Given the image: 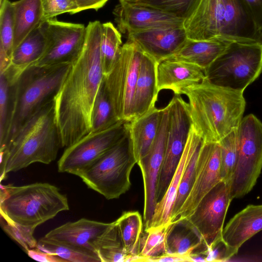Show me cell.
<instances>
[{
  "instance_id": "836d02e7",
  "label": "cell",
  "mask_w": 262,
  "mask_h": 262,
  "mask_svg": "<svg viewBox=\"0 0 262 262\" xmlns=\"http://www.w3.org/2000/svg\"><path fill=\"white\" fill-rule=\"evenodd\" d=\"M36 248L43 251L56 255L68 262H101L98 255L93 252L54 243L43 237L37 242Z\"/></svg>"
},
{
  "instance_id": "8fae6325",
  "label": "cell",
  "mask_w": 262,
  "mask_h": 262,
  "mask_svg": "<svg viewBox=\"0 0 262 262\" xmlns=\"http://www.w3.org/2000/svg\"><path fill=\"white\" fill-rule=\"evenodd\" d=\"M127 122L120 121L107 129L90 133L66 147L58 161V171L77 176L120 141L127 130Z\"/></svg>"
},
{
  "instance_id": "7402d4cb",
  "label": "cell",
  "mask_w": 262,
  "mask_h": 262,
  "mask_svg": "<svg viewBox=\"0 0 262 262\" xmlns=\"http://www.w3.org/2000/svg\"><path fill=\"white\" fill-rule=\"evenodd\" d=\"M158 63L151 56L143 52L134 95L133 120L155 107L159 93L157 79Z\"/></svg>"
},
{
  "instance_id": "ac0fdd59",
  "label": "cell",
  "mask_w": 262,
  "mask_h": 262,
  "mask_svg": "<svg viewBox=\"0 0 262 262\" xmlns=\"http://www.w3.org/2000/svg\"><path fill=\"white\" fill-rule=\"evenodd\" d=\"M127 40L135 43L158 63L175 54L187 39L183 27L159 28L127 35Z\"/></svg>"
},
{
  "instance_id": "7a4b0ae2",
  "label": "cell",
  "mask_w": 262,
  "mask_h": 262,
  "mask_svg": "<svg viewBox=\"0 0 262 262\" xmlns=\"http://www.w3.org/2000/svg\"><path fill=\"white\" fill-rule=\"evenodd\" d=\"M69 209L66 195L49 183L1 185L2 226L24 248L36 241L33 233L37 226Z\"/></svg>"
},
{
  "instance_id": "74e56055",
  "label": "cell",
  "mask_w": 262,
  "mask_h": 262,
  "mask_svg": "<svg viewBox=\"0 0 262 262\" xmlns=\"http://www.w3.org/2000/svg\"><path fill=\"white\" fill-rule=\"evenodd\" d=\"M41 4L42 23L63 13L74 14L79 12L75 0H41Z\"/></svg>"
},
{
  "instance_id": "1f68e13d",
  "label": "cell",
  "mask_w": 262,
  "mask_h": 262,
  "mask_svg": "<svg viewBox=\"0 0 262 262\" xmlns=\"http://www.w3.org/2000/svg\"><path fill=\"white\" fill-rule=\"evenodd\" d=\"M122 46L119 30L111 22L102 24L100 52L104 77L112 69Z\"/></svg>"
},
{
  "instance_id": "60d3db41",
  "label": "cell",
  "mask_w": 262,
  "mask_h": 262,
  "mask_svg": "<svg viewBox=\"0 0 262 262\" xmlns=\"http://www.w3.org/2000/svg\"><path fill=\"white\" fill-rule=\"evenodd\" d=\"M98 255L101 262L127 261L129 255L123 246L102 249L98 251Z\"/></svg>"
},
{
  "instance_id": "603a6c76",
  "label": "cell",
  "mask_w": 262,
  "mask_h": 262,
  "mask_svg": "<svg viewBox=\"0 0 262 262\" xmlns=\"http://www.w3.org/2000/svg\"><path fill=\"white\" fill-rule=\"evenodd\" d=\"M46 47V38L42 23L13 50L11 66L6 71L12 82L26 69L34 64L41 58Z\"/></svg>"
},
{
  "instance_id": "e0dca14e",
  "label": "cell",
  "mask_w": 262,
  "mask_h": 262,
  "mask_svg": "<svg viewBox=\"0 0 262 262\" xmlns=\"http://www.w3.org/2000/svg\"><path fill=\"white\" fill-rule=\"evenodd\" d=\"M225 3L226 0H198L184 20L187 38L198 40L220 38Z\"/></svg>"
},
{
  "instance_id": "d590c367",
  "label": "cell",
  "mask_w": 262,
  "mask_h": 262,
  "mask_svg": "<svg viewBox=\"0 0 262 262\" xmlns=\"http://www.w3.org/2000/svg\"><path fill=\"white\" fill-rule=\"evenodd\" d=\"M15 24L12 3L3 0L0 3V46L11 58L13 52Z\"/></svg>"
},
{
  "instance_id": "d6a6232c",
  "label": "cell",
  "mask_w": 262,
  "mask_h": 262,
  "mask_svg": "<svg viewBox=\"0 0 262 262\" xmlns=\"http://www.w3.org/2000/svg\"><path fill=\"white\" fill-rule=\"evenodd\" d=\"M119 121L120 120L117 118L115 114L103 81L94 105L92 126L90 133H95L107 129Z\"/></svg>"
},
{
  "instance_id": "cb8c5ba5",
  "label": "cell",
  "mask_w": 262,
  "mask_h": 262,
  "mask_svg": "<svg viewBox=\"0 0 262 262\" xmlns=\"http://www.w3.org/2000/svg\"><path fill=\"white\" fill-rule=\"evenodd\" d=\"M208 246L187 219L171 223L167 236V253L184 257L189 261L192 253L205 251Z\"/></svg>"
},
{
  "instance_id": "4dcf8cb0",
  "label": "cell",
  "mask_w": 262,
  "mask_h": 262,
  "mask_svg": "<svg viewBox=\"0 0 262 262\" xmlns=\"http://www.w3.org/2000/svg\"><path fill=\"white\" fill-rule=\"evenodd\" d=\"M115 222L127 252L131 255H138V244L143 227L142 217L139 212H125Z\"/></svg>"
},
{
  "instance_id": "8992f818",
  "label": "cell",
  "mask_w": 262,
  "mask_h": 262,
  "mask_svg": "<svg viewBox=\"0 0 262 262\" xmlns=\"http://www.w3.org/2000/svg\"><path fill=\"white\" fill-rule=\"evenodd\" d=\"M136 164L127 126L119 142L77 176L106 199H117L129 189L130 174Z\"/></svg>"
},
{
  "instance_id": "f1b7e54d",
  "label": "cell",
  "mask_w": 262,
  "mask_h": 262,
  "mask_svg": "<svg viewBox=\"0 0 262 262\" xmlns=\"http://www.w3.org/2000/svg\"><path fill=\"white\" fill-rule=\"evenodd\" d=\"M191 129L193 137L192 148L181 179L177 198L170 216V222L171 223L174 222L192 187L198 156L204 142V140L196 133L192 125Z\"/></svg>"
},
{
  "instance_id": "bcb514c9",
  "label": "cell",
  "mask_w": 262,
  "mask_h": 262,
  "mask_svg": "<svg viewBox=\"0 0 262 262\" xmlns=\"http://www.w3.org/2000/svg\"><path fill=\"white\" fill-rule=\"evenodd\" d=\"M11 59L0 46V73L6 71L11 66Z\"/></svg>"
},
{
  "instance_id": "f546056e",
  "label": "cell",
  "mask_w": 262,
  "mask_h": 262,
  "mask_svg": "<svg viewBox=\"0 0 262 262\" xmlns=\"http://www.w3.org/2000/svg\"><path fill=\"white\" fill-rule=\"evenodd\" d=\"M171 222L158 227L144 229L140 236L138 255L145 257V261L150 258L167 254V236Z\"/></svg>"
},
{
  "instance_id": "5bb4252c",
  "label": "cell",
  "mask_w": 262,
  "mask_h": 262,
  "mask_svg": "<svg viewBox=\"0 0 262 262\" xmlns=\"http://www.w3.org/2000/svg\"><path fill=\"white\" fill-rule=\"evenodd\" d=\"M169 121L168 104L163 108L160 126L148 153L137 164L143 176L144 192L143 219L145 229L150 226L157 203V187L166 146Z\"/></svg>"
},
{
  "instance_id": "ee69618b",
  "label": "cell",
  "mask_w": 262,
  "mask_h": 262,
  "mask_svg": "<svg viewBox=\"0 0 262 262\" xmlns=\"http://www.w3.org/2000/svg\"><path fill=\"white\" fill-rule=\"evenodd\" d=\"M109 0H75L79 12L89 9L96 11L103 7Z\"/></svg>"
},
{
  "instance_id": "ffe728a7",
  "label": "cell",
  "mask_w": 262,
  "mask_h": 262,
  "mask_svg": "<svg viewBox=\"0 0 262 262\" xmlns=\"http://www.w3.org/2000/svg\"><path fill=\"white\" fill-rule=\"evenodd\" d=\"M205 71L194 64L168 58L159 62L157 68L158 91L171 90L181 95L184 88L201 82L205 78Z\"/></svg>"
},
{
  "instance_id": "6da1fadb",
  "label": "cell",
  "mask_w": 262,
  "mask_h": 262,
  "mask_svg": "<svg viewBox=\"0 0 262 262\" xmlns=\"http://www.w3.org/2000/svg\"><path fill=\"white\" fill-rule=\"evenodd\" d=\"M101 26L98 20L86 26L82 50L54 97L62 147L71 146L92 129L94 105L104 79L100 52Z\"/></svg>"
},
{
  "instance_id": "9a60e30c",
  "label": "cell",
  "mask_w": 262,
  "mask_h": 262,
  "mask_svg": "<svg viewBox=\"0 0 262 262\" xmlns=\"http://www.w3.org/2000/svg\"><path fill=\"white\" fill-rule=\"evenodd\" d=\"M221 181L220 144L204 142L198 156L192 187L174 222L187 218L203 198Z\"/></svg>"
},
{
  "instance_id": "b9f144b4",
  "label": "cell",
  "mask_w": 262,
  "mask_h": 262,
  "mask_svg": "<svg viewBox=\"0 0 262 262\" xmlns=\"http://www.w3.org/2000/svg\"><path fill=\"white\" fill-rule=\"evenodd\" d=\"M28 255L31 258L42 262H68V260L54 254L40 250L38 248L30 249L27 251Z\"/></svg>"
},
{
  "instance_id": "f35d334b",
  "label": "cell",
  "mask_w": 262,
  "mask_h": 262,
  "mask_svg": "<svg viewBox=\"0 0 262 262\" xmlns=\"http://www.w3.org/2000/svg\"><path fill=\"white\" fill-rule=\"evenodd\" d=\"M10 84L4 73H0V143L3 140L7 129Z\"/></svg>"
},
{
  "instance_id": "ab89813d",
  "label": "cell",
  "mask_w": 262,
  "mask_h": 262,
  "mask_svg": "<svg viewBox=\"0 0 262 262\" xmlns=\"http://www.w3.org/2000/svg\"><path fill=\"white\" fill-rule=\"evenodd\" d=\"M236 254L221 237L208 246L206 261H227Z\"/></svg>"
},
{
  "instance_id": "e575fe53",
  "label": "cell",
  "mask_w": 262,
  "mask_h": 262,
  "mask_svg": "<svg viewBox=\"0 0 262 262\" xmlns=\"http://www.w3.org/2000/svg\"><path fill=\"white\" fill-rule=\"evenodd\" d=\"M237 129L231 132L219 142L221 147V179L222 181L229 183L237 159Z\"/></svg>"
},
{
  "instance_id": "83f0119b",
  "label": "cell",
  "mask_w": 262,
  "mask_h": 262,
  "mask_svg": "<svg viewBox=\"0 0 262 262\" xmlns=\"http://www.w3.org/2000/svg\"><path fill=\"white\" fill-rule=\"evenodd\" d=\"M12 5L15 24L13 51L34 29L42 23L43 12L41 0H19L13 2Z\"/></svg>"
},
{
  "instance_id": "8d00e7d4",
  "label": "cell",
  "mask_w": 262,
  "mask_h": 262,
  "mask_svg": "<svg viewBox=\"0 0 262 262\" xmlns=\"http://www.w3.org/2000/svg\"><path fill=\"white\" fill-rule=\"evenodd\" d=\"M198 0H140L136 4L159 9L185 18Z\"/></svg>"
},
{
  "instance_id": "ba28073f",
  "label": "cell",
  "mask_w": 262,
  "mask_h": 262,
  "mask_svg": "<svg viewBox=\"0 0 262 262\" xmlns=\"http://www.w3.org/2000/svg\"><path fill=\"white\" fill-rule=\"evenodd\" d=\"M237 159L229 182L233 199L250 192L261 173L262 122L252 114L244 117L237 129Z\"/></svg>"
},
{
  "instance_id": "9c48e42d",
  "label": "cell",
  "mask_w": 262,
  "mask_h": 262,
  "mask_svg": "<svg viewBox=\"0 0 262 262\" xmlns=\"http://www.w3.org/2000/svg\"><path fill=\"white\" fill-rule=\"evenodd\" d=\"M143 51L134 42L127 40L120 49L104 84L115 114L120 121L133 118V104Z\"/></svg>"
},
{
  "instance_id": "4316f807",
  "label": "cell",
  "mask_w": 262,
  "mask_h": 262,
  "mask_svg": "<svg viewBox=\"0 0 262 262\" xmlns=\"http://www.w3.org/2000/svg\"><path fill=\"white\" fill-rule=\"evenodd\" d=\"M192 141V132L191 127L180 162L164 195L161 200L157 203L149 228L160 226L170 222L181 179L191 150Z\"/></svg>"
},
{
  "instance_id": "f6af8a7d",
  "label": "cell",
  "mask_w": 262,
  "mask_h": 262,
  "mask_svg": "<svg viewBox=\"0 0 262 262\" xmlns=\"http://www.w3.org/2000/svg\"><path fill=\"white\" fill-rule=\"evenodd\" d=\"M148 261H188V259L184 257L171 254H166L163 255L150 258Z\"/></svg>"
},
{
  "instance_id": "5b68a950",
  "label": "cell",
  "mask_w": 262,
  "mask_h": 262,
  "mask_svg": "<svg viewBox=\"0 0 262 262\" xmlns=\"http://www.w3.org/2000/svg\"><path fill=\"white\" fill-rule=\"evenodd\" d=\"M71 64L32 65L10 84L7 126L5 137L0 143V150L9 145L22 126L38 109L54 98Z\"/></svg>"
},
{
  "instance_id": "3957f363",
  "label": "cell",
  "mask_w": 262,
  "mask_h": 262,
  "mask_svg": "<svg viewBox=\"0 0 262 262\" xmlns=\"http://www.w3.org/2000/svg\"><path fill=\"white\" fill-rule=\"evenodd\" d=\"M182 94L188 99L192 125L205 142L219 143L238 128L246 107L243 93L213 84L205 77L183 89Z\"/></svg>"
},
{
  "instance_id": "d4e9b609",
  "label": "cell",
  "mask_w": 262,
  "mask_h": 262,
  "mask_svg": "<svg viewBox=\"0 0 262 262\" xmlns=\"http://www.w3.org/2000/svg\"><path fill=\"white\" fill-rule=\"evenodd\" d=\"M163 108L156 107L141 117L128 121L127 126L137 164L149 150L158 133Z\"/></svg>"
},
{
  "instance_id": "7c38bea8",
  "label": "cell",
  "mask_w": 262,
  "mask_h": 262,
  "mask_svg": "<svg viewBox=\"0 0 262 262\" xmlns=\"http://www.w3.org/2000/svg\"><path fill=\"white\" fill-rule=\"evenodd\" d=\"M46 38L43 54L34 64L49 66L72 63L80 54L86 27L81 24L59 21L56 17L42 23Z\"/></svg>"
},
{
  "instance_id": "4fadbf2b",
  "label": "cell",
  "mask_w": 262,
  "mask_h": 262,
  "mask_svg": "<svg viewBox=\"0 0 262 262\" xmlns=\"http://www.w3.org/2000/svg\"><path fill=\"white\" fill-rule=\"evenodd\" d=\"M233 199L229 183L222 180L203 198L186 218L208 246L222 237L226 215Z\"/></svg>"
},
{
  "instance_id": "7dc6e473",
  "label": "cell",
  "mask_w": 262,
  "mask_h": 262,
  "mask_svg": "<svg viewBox=\"0 0 262 262\" xmlns=\"http://www.w3.org/2000/svg\"><path fill=\"white\" fill-rule=\"evenodd\" d=\"M140 0H119V3L135 4Z\"/></svg>"
},
{
  "instance_id": "44dd1931",
  "label": "cell",
  "mask_w": 262,
  "mask_h": 262,
  "mask_svg": "<svg viewBox=\"0 0 262 262\" xmlns=\"http://www.w3.org/2000/svg\"><path fill=\"white\" fill-rule=\"evenodd\" d=\"M262 230V204L249 205L227 223L222 237L237 253L244 243Z\"/></svg>"
},
{
  "instance_id": "2e32d148",
  "label": "cell",
  "mask_w": 262,
  "mask_h": 262,
  "mask_svg": "<svg viewBox=\"0 0 262 262\" xmlns=\"http://www.w3.org/2000/svg\"><path fill=\"white\" fill-rule=\"evenodd\" d=\"M113 14L119 31L127 35L154 29L182 27L184 20L164 11L136 4L119 3Z\"/></svg>"
},
{
  "instance_id": "277c9868",
  "label": "cell",
  "mask_w": 262,
  "mask_h": 262,
  "mask_svg": "<svg viewBox=\"0 0 262 262\" xmlns=\"http://www.w3.org/2000/svg\"><path fill=\"white\" fill-rule=\"evenodd\" d=\"M61 147L53 98L38 109L0 151L1 181L7 173L31 164H50L56 159Z\"/></svg>"
},
{
  "instance_id": "52a82bcc",
  "label": "cell",
  "mask_w": 262,
  "mask_h": 262,
  "mask_svg": "<svg viewBox=\"0 0 262 262\" xmlns=\"http://www.w3.org/2000/svg\"><path fill=\"white\" fill-rule=\"evenodd\" d=\"M262 73V43L231 42L205 71L216 85L243 93Z\"/></svg>"
},
{
  "instance_id": "30bf717a",
  "label": "cell",
  "mask_w": 262,
  "mask_h": 262,
  "mask_svg": "<svg viewBox=\"0 0 262 262\" xmlns=\"http://www.w3.org/2000/svg\"><path fill=\"white\" fill-rule=\"evenodd\" d=\"M51 242L86 250L97 254L102 249L118 245L121 238L116 222L103 223L84 218L69 222L47 233Z\"/></svg>"
},
{
  "instance_id": "7bdbcfd3",
  "label": "cell",
  "mask_w": 262,
  "mask_h": 262,
  "mask_svg": "<svg viewBox=\"0 0 262 262\" xmlns=\"http://www.w3.org/2000/svg\"><path fill=\"white\" fill-rule=\"evenodd\" d=\"M259 28L262 31V0H243Z\"/></svg>"
},
{
  "instance_id": "484cf974",
  "label": "cell",
  "mask_w": 262,
  "mask_h": 262,
  "mask_svg": "<svg viewBox=\"0 0 262 262\" xmlns=\"http://www.w3.org/2000/svg\"><path fill=\"white\" fill-rule=\"evenodd\" d=\"M230 42L221 38L199 40L187 38L177 52L169 58L194 64L205 72Z\"/></svg>"
},
{
  "instance_id": "d6986e66",
  "label": "cell",
  "mask_w": 262,
  "mask_h": 262,
  "mask_svg": "<svg viewBox=\"0 0 262 262\" xmlns=\"http://www.w3.org/2000/svg\"><path fill=\"white\" fill-rule=\"evenodd\" d=\"M220 38L230 42L262 43V31L243 0H226Z\"/></svg>"
},
{
  "instance_id": "c3c4849f",
  "label": "cell",
  "mask_w": 262,
  "mask_h": 262,
  "mask_svg": "<svg viewBox=\"0 0 262 262\" xmlns=\"http://www.w3.org/2000/svg\"><path fill=\"white\" fill-rule=\"evenodd\" d=\"M3 0H0V3L2 2Z\"/></svg>"
}]
</instances>
